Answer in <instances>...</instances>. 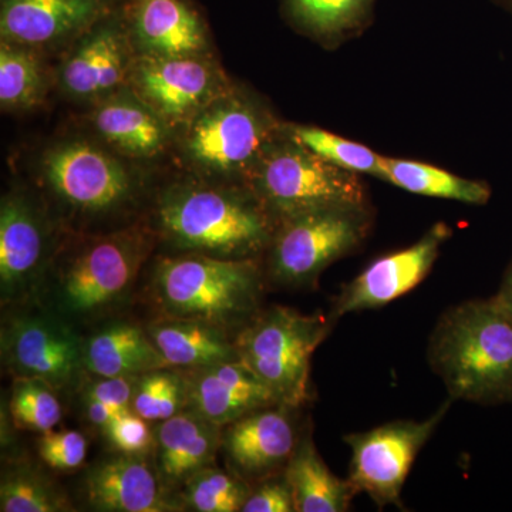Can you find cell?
<instances>
[{"label":"cell","instance_id":"1","mask_svg":"<svg viewBox=\"0 0 512 512\" xmlns=\"http://www.w3.org/2000/svg\"><path fill=\"white\" fill-rule=\"evenodd\" d=\"M156 238L134 224L70 242L53 256L33 303L80 332L96 328L131 301Z\"/></svg>","mask_w":512,"mask_h":512},{"label":"cell","instance_id":"2","mask_svg":"<svg viewBox=\"0 0 512 512\" xmlns=\"http://www.w3.org/2000/svg\"><path fill=\"white\" fill-rule=\"evenodd\" d=\"M156 235L177 254L258 259L268 251L278 220L254 192L187 184L157 202Z\"/></svg>","mask_w":512,"mask_h":512},{"label":"cell","instance_id":"3","mask_svg":"<svg viewBox=\"0 0 512 512\" xmlns=\"http://www.w3.org/2000/svg\"><path fill=\"white\" fill-rule=\"evenodd\" d=\"M258 259L174 254L158 259L146 286L154 318L200 320L237 336L261 311Z\"/></svg>","mask_w":512,"mask_h":512},{"label":"cell","instance_id":"4","mask_svg":"<svg viewBox=\"0 0 512 512\" xmlns=\"http://www.w3.org/2000/svg\"><path fill=\"white\" fill-rule=\"evenodd\" d=\"M429 362L451 399L512 403V319L493 298L454 306L431 335Z\"/></svg>","mask_w":512,"mask_h":512},{"label":"cell","instance_id":"5","mask_svg":"<svg viewBox=\"0 0 512 512\" xmlns=\"http://www.w3.org/2000/svg\"><path fill=\"white\" fill-rule=\"evenodd\" d=\"M335 319L285 306L261 309L235 336L239 359L275 394L299 409L311 399V360Z\"/></svg>","mask_w":512,"mask_h":512},{"label":"cell","instance_id":"6","mask_svg":"<svg viewBox=\"0 0 512 512\" xmlns=\"http://www.w3.org/2000/svg\"><path fill=\"white\" fill-rule=\"evenodd\" d=\"M254 192L276 220L336 205H366L360 174L323 160L286 134L268 148L248 175Z\"/></svg>","mask_w":512,"mask_h":512},{"label":"cell","instance_id":"7","mask_svg":"<svg viewBox=\"0 0 512 512\" xmlns=\"http://www.w3.org/2000/svg\"><path fill=\"white\" fill-rule=\"evenodd\" d=\"M370 229L366 205H336L278 221L265 276L289 289L312 288L333 262L355 251Z\"/></svg>","mask_w":512,"mask_h":512},{"label":"cell","instance_id":"8","mask_svg":"<svg viewBox=\"0 0 512 512\" xmlns=\"http://www.w3.org/2000/svg\"><path fill=\"white\" fill-rule=\"evenodd\" d=\"M0 352L13 379L40 380L59 394L80 392L89 377L84 333L36 303L3 311Z\"/></svg>","mask_w":512,"mask_h":512},{"label":"cell","instance_id":"9","mask_svg":"<svg viewBox=\"0 0 512 512\" xmlns=\"http://www.w3.org/2000/svg\"><path fill=\"white\" fill-rule=\"evenodd\" d=\"M284 130L265 107L227 92L188 121L184 151L204 173L248 175Z\"/></svg>","mask_w":512,"mask_h":512},{"label":"cell","instance_id":"10","mask_svg":"<svg viewBox=\"0 0 512 512\" xmlns=\"http://www.w3.org/2000/svg\"><path fill=\"white\" fill-rule=\"evenodd\" d=\"M448 399L436 413L423 421L397 420L376 429L345 437L352 450L348 481L356 494L365 493L380 508H402V491L410 468L421 448L450 409Z\"/></svg>","mask_w":512,"mask_h":512},{"label":"cell","instance_id":"11","mask_svg":"<svg viewBox=\"0 0 512 512\" xmlns=\"http://www.w3.org/2000/svg\"><path fill=\"white\" fill-rule=\"evenodd\" d=\"M47 187L72 217H104L134 198L130 174L110 154L84 141L53 147L43 158Z\"/></svg>","mask_w":512,"mask_h":512},{"label":"cell","instance_id":"12","mask_svg":"<svg viewBox=\"0 0 512 512\" xmlns=\"http://www.w3.org/2000/svg\"><path fill=\"white\" fill-rule=\"evenodd\" d=\"M131 93L168 127L188 124L215 99L229 92L224 74L201 56H138L131 67Z\"/></svg>","mask_w":512,"mask_h":512},{"label":"cell","instance_id":"13","mask_svg":"<svg viewBox=\"0 0 512 512\" xmlns=\"http://www.w3.org/2000/svg\"><path fill=\"white\" fill-rule=\"evenodd\" d=\"M46 218L26 195L13 192L0 205L2 311L35 302L53 254Z\"/></svg>","mask_w":512,"mask_h":512},{"label":"cell","instance_id":"14","mask_svg":"<svg viewBox=\"0 0 512 512\" xmlns=\"http://www.w3.org/2000/svg\"><path fill=\"white\" fill-rule=\"evenodd\" d=\"M453 231L437 222L412 247L384 255L342 289L333 303V319L348 313L382 308L416 288L430 274L439 258L441 245Z\"/></svg>","mask_w":512,"mask_h":512},{"label":"cell","instance_id":"15","mask_svg":"<svg viewBox=\"0 0 512 512\" xmlns=\"http://www.w3.org/2000/svg\"><path fill=\"white\" fill-rule=\"evenodd\" d=\"M293 410L275 404L222 427L221 450L231 471L249 484L284 473L301 439Z\"/></svg>","mask_w":512,"mask_h":512},{"label":"cell","instance_id":"16","mask_svg":"<svg viewBox=\"0 0 512 512\" xmlns=\"http://www.w3.org/2000/svg\"><path fill=\"white\" fill-rule=\"evenodd\" d=\"M151 457L116 453L96 461L84 473L82 495L93 511H184L177 495L161 483Z\"/></svg>","mask_w":512,"mask_h":512},{"label":"cell","instance_id":"17","mask_svg":"<svg viewBox=\"0 0 512 512\" xmlns=\"http://www.w3.org/2000/svg\"><path fill=\"white\" fill-rule=\"evenodd\" d=\"M111 15L84 33L60 70L64 92L74 99L101 100L128 82L133 45L124 18Z\"/></svg>","mask_w":512,"mask_h":512},{"label":"cell","instance_id":"18","mask_svg":"<svg viewBox=\"0 0 512 512\" xmlns=\"http://www.w3.org/2000/svg\"><path fill=\"white\" fill-rule=\"evenodd\" d=\"M114 0H3L2 42L36 47L84 35L113 13Z\"/></svg>","mask_w":512,"mask_h":512},{"label":"cell","instance_id":"19","mask_svg":"<svg viewBox=\"0 0 512 512\" xmlns=\"http://www.w3.org/2000/svg\"><path fill=\"white\" fill-rule=\"evenodd\" d=\"M187 407L218 427H225L279 404L275 394L241 359L183 370Z\"/></svg>","mask_w":512,"mask_h":512},{"label":"cell","instance_id":"20","mask_svg":"<svg viewBox=\"0 0 512 512\" xmlns=\"http://www.w3.org/2000/svg\"><path fill=\"white\" fill-rule=\"evenodd\" d=\"M123 18L140 56H201L207 50L204 20L188 0H128Z\"/></svg>","mask_w":512,"mask_h":512},{"label":"cell","instance_id":"21","mask_svg":"<svg viewBox=\"0 0 512 512\" xmlns=\"http://www.w3.org/2000/svg\"><path fill=\"white\" fill-rule=\"evenodd\" d=\"M154 434V467L164 487L177 497L198 471L215 464L221 450V427L190 409L158 421Z\"/></svg>","mask_w":512,"mask_h":512},{"label":"cell","instance_id":"22","mask_svg":"<svg viewBox=\"0 0 512 512\" xmlns=\"http://www.w3.org/2000/svg\"><path fill=\"white\" fill-rule=\"evenodd\" d=\"M84 365L93 377H136L170 367L146 326L116 316L84 333Z\"/></svg>","mask_w":512,"mask_h":512},{"label":"cell","instance_id":"23","mask_svg":"<svg viewBox=\"0 0 512 512\" xmlns=\"http://www.w3.org/2000/svg\"><path fill=\"white\" fill-rule=\"evenodd\" d=\"M146 330L168 366L188 370L239 359L235 335L200 320L153 318Z\"/></svg>","mask_w":512,"mask_h":512},{"label":"cell","instance_id":"24","mask_svg":"<svg viewBox=\"0 0 512 512\" xmlns=\"http://www.w3.org/2000/svg\"><path fill=\"white\" fill-rule=\"evenodd\" d=\"M90 119L97 133L128 157L157 156L167 143V124L134 93L104 97Z\"/></svg>","mask_w":512,"mask_h":512},{"label":"cell","instance_id":"25","mask_svg":"<svg viewBox=\"0 0 512 512\" xmlns=\"http://www.w3.org/2000/svg\"><path fill=\"white\" fill-rule=\"evenodd\" d=\"M296 512L348 511L355 497L348 480L336 477L319 456L311 434L301 436L285 468Z\"/></svg>","mask_w":512,"mask_h":512},{"label":"cell","instance_id":"26","mask_svg":"<svg viewBox=\"0 0 512 512\" xmlns=\"http://www.w3.org/2000/svg\"><path fill=\"white\" fill-rule=\"evenodd\" d=\"M382 180L413 194L464 204L484 205L491 197V188L483 181L467 180L421 161L384 157Z\"/></svg>","mask_w":512,"mask_h":512},{"label":"cell","instance_id":"27","mask_svg":"<svg viewBox=\"0 0 512 512\" xmlns=\"http://www.w3.org/2000/svg\"><path fill=\"white\" fill-rule=\"evenodd\" d=\"M2 512L76 511L69 495L42 468L16 460L3 470L0 480Z\"/></svg>","mask_w":512,"mask_h":512},{"label":"cell","instance_id":"28","mask_svg":"<svg viewBox=\"0 0 512 512\" xmlns=\"http://www.w3.org/2000/svg\"><path fill=\"white\" fill-rule=\"evenodd\" d=\"M45 73L35 53L25 46L2 42L0 103L5 110L35 107L45 96Z\"/></svg>","mask_w":512,"mask_h":512},{"label":"cell","instance_id":"29","mask_svg":"<svg viewBox=\"0 0 512 512\" xmlns=\"http://www.w3.org/2000/svg\"><path fill=\"white\" fill-rule=\"evenodd\" d=\"M252 485L234 471L212 464L198 471L178 493L184 511L239 512L251 494Z\"/></svg>","mask_w":512,"mask_h":512},{"label":"cell","instance_id":"30","mask_svg":"<svg viewBox=\"0 0 512 512\" xmlns=\"http://www.w3.org/2000/svg\"><path fill=\"white\" fill-rule=\"evenodd\" d=\"M375 0H288L293 19L313 35L335 39L359 29Z\"/></svg>","mask_w":512,"mask_h":512},{"label":"cell","instance_id":"31","mask_svg":"<svg viewBox=\"0 0 512 512\" xmlns=\"http://www.w3.org/2000/svg\"><path fill=\"white\" fill-rule=\"evenodd\" d=\"M285 131L293 140L336 167L382 178L384 157L363 144L336 136L319 127L295 126L285 128Z\"/></svg>","mask_w":512,"mask_h":512},{"label":"cell","instance_id":"32","mask_svg":"<svg viewBox=\"0 0 512 512\" xmlns=\"http://www.w3.org/2000/svg\"><path fill=\"white\" fill-rule=\"evenodd\" d=\"M187 407L184 372L175 367L153 370L137 377L131 410L150 423L170 419Z\"/></svg>","mask_w":512,"mask_h":512},{"label":"cell","instance_id":"33","mask_svg":"<svg viewBox=\"0 0 512 512\" xmlns=\"http://www.w3.org/2000/svg\"><path fill=\"white\" fill-rule=\"evenodd\" d=\"M9 414L16 429L46 433L63 419L59 393L49 384L33 379H13Z\"/></svg>","mask_w":512,"mask_h":512},{"label":"cell","instance_id":"34","mask_svg":"<svg viewBox=\"0 0 512 512\" xmlns=\"http://www.w3.org/2000/svg\"><path fill=\"white\" fill-rule=\"evenodd\" d=\"M104 439L116 453L153 457L156 434L150 421L133 410H123L101 430Z\"/></svg>","mask_w":512,"mask_h":512},{"label":"cell","instance_id":"35","mask_svg":"<svg viewBox=\"0 0 512 512\" xmlns=\"http://www.w3.org/2000/svg\"><path fill=\"white\" fill-rule=\"evenodd\" d=\"M89 451L86 436L76 430L46 431L37 441L40 460L52 470L72 473L83 466Z\"/></svg>","mask_w":512,"mask_h":512},{"label":"cell","instance_id":"36","mask_svg":"<svg viewBox=\"0 0 512 512\" xmlns=\"http://www.w3.org/2000/svg\"><path fill=\"white\" fill-rule=\"evenodd\" d=\"M256 484L241 512H296L292 488L285 473L275 474Z\"/></svg>","mask_w":512,"mask_h":512},{"label":"cell","instance_id":"37","mask_svg":"<svg viewBox=\"0 0 512 512\" xmlns=\"http://www.w3.org/2000/svg\"><path fill=\"white\" fill-rule=\"evenodd\" d=\"M84 382L82 400H93L117 410L131 409L137 377H93Z\"/></svg>","mask_w":512,"mask_h":512},{"label":"cell","instance_id":"38","mask_svg":"<svg viewBox=\"0 0 512 512\" xmlns=\"http://www.w3.org/2000/svg\"><path fill=\"white\" fill-rule=\"evenodd\" d=\"M82 404L84 417L89 421L90 426L96 427L100 431L110 423L116 414L123 412V410L113 409V407L93 402V400H82Z\"/></svg>","mask_w":512,"mask_h":512},{"label":"cell","instance_id":"39","mask_svg":"<svg viewBox=\"0 0 512 512\" xmlns=\"http://www.w3.org/2000/svg\"><path fill=\"white\" fill-rule=\"evenodd\" d=\"M494 302L512 319V262L508 268L507 274L503 279L497 295L494 296Z\"/></svg>","mask_w":512,"mask_h":512},{"label":"cell","instance_id":"40","mask_svg":"<svg viewBox=\"0 0 512 512\" xmlns=\"http://www.w3.org/2000/svg\"><path fill=\"white\" fill-rule=\"evenodd\" d=\"M494 2L504 10H507V12L512 16V0H494Z\"/></svg>","mask_w":512,"mask_h":512}]
</instances>
